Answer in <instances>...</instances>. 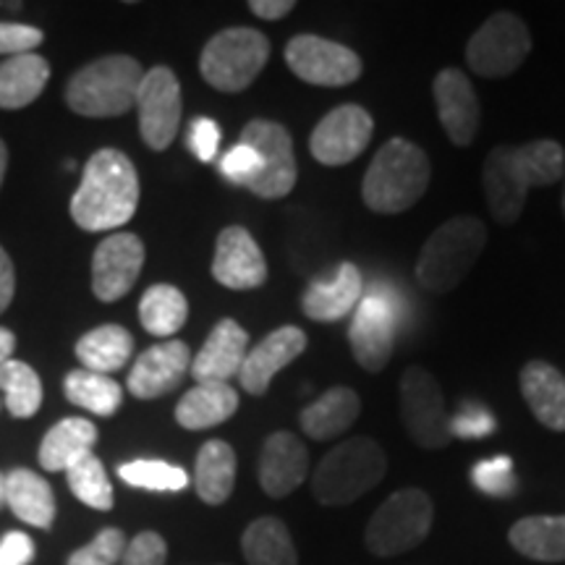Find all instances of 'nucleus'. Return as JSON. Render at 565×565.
<instances>
[{
	"mask_svg": "<svg viewBox=\"0 0 565 565\" xmlns=\"http://www.w3.org/2000/svg\"><path fill=\"white\" fill-rule=\"evenodd\" d=\"M118 477L129 487L150 492H181L189 484V475L181 466L152 461V458H139V461H129L118 469Z\"/></svg>",
	"mask_w": 565,
	"mask_h": 565,
	"instance_id": "obj_38",
	"label": "nucleus"
},
{
	"mask_svg": "<svg viewBox=\"0 0 565 565\" xmlns=\"http://www.w3.org/2000/svg\"><path fill=\"white\" fill-rule=\"evenodd\" d=\"M364 294L362 273L353 263H341L330 278L309 282L301 296V309L315 322H338L359 307Z\"/></svg>",
	"mask_w": 565,
	"mask_h": 565,
	"instance_id": "obj_23",
	"label": "nucleus"
},
{
	"mask_svg": "<svg viewBox=\"0 0 565 565\" xmlns=\"http://www.w3.org/2000/svg\"><path fill=\"white\" fill-rule=\"evenodd\" d=\"M0 391L6 393V408L17 419H30L42 406V383L26 362L9 359L0 364Z\"/></svg>",
	"mask_w": 565,
	"mask_h": 565,
	"instance_id": "obj_36",
	"label": "nucleus"
},
{
	"mask_svg": "<svg viewBox=\"0 0 565 565\" xmlns=\"http://www.w3.org/2000/svg\"><path fill=\"white\" fill-rule=\"evenodd\" d=\"M433 95L445 137L456 147H469L477 139L479 124H482L475 84L463 71L443 68L433 82Z\"/></svg>",
	"mask_w": 565,
	"mask_h": 565,
	"instance_id": "obj_18",
	"label": "nucleus"
},
{
	"mask_svg": "<svg viewBox=\"0 0 565 565\" xmlns=\"http://www.w3.org/2000/svg\"><path fill=\"white\" fill-rule=\"evenodd\" d=\"M145 267V244L137 233H113L92 257V291L105 303L124 299Z\"/></svg>",
	"mask_w": 565,
	"mask_h": 565,
	"instance_id": "obj_16",
	"label": "nucleus"
},
{
	"mask_svg": "<svg viewBox=\"0 0 565 565\" xmlns=\"http://www.w3.org/2000/svg\"><path fill=\"white\" fill-rule=\"evenodd\" d=\"M45 34L38 26L13 24V21H0V55H24L42 45Z\"/></svg>",
	"mask_w": 565,
	"mask_h": 565,
	"instance_id": "obj_42",
	"label": "nucleus"
},
{
	"mask_svg": "<svg viewBox=\"0 0 565 565\" xmlns=\"http://www.w3.org/2000/svg\"><path fill=\"white\" fill-rule=\"evenodd\" d=\"M126 550V534L121 529H103L89 545L71 553L66 565H118Z\"/></svg>",
	"mask_w": 565,
	"mask_h": 565,
	"instance_id": "obj_39",
	"label": "nucleus"
},
{
	"mask_svg": "<svg viewBox=\"0 0 565 565\" xmlns=\"http://www.w3.org/2000/svg\"><path fill=\"white\" fill-rule=\"evenodd\" d=\"M294 9H296L294 0H252L249 3V11L254 13V17L265 19V21L286 19Z\"/></svg>",
	"mask_w": 565,
	"mask_h": 565,
	"instance_id": "obj_48",
	"label": "nucleus"
},
{
	"mask_svg": "<svg viewBox=\"0 0 565 565\" xmlns=\"http://www.w3.org/2000/svg\"><path fill=\"white\" fill-rule=\"evenodd\" d=\"M450 433H454V437L477 440V437H487L494 433V419L482 406H463V412H458L450 419Z\"/></svg>",
	"mask_w": 565,
	"mask_h": 565,
	"instance_id": "obj_44",
	"label": "nucleus"
},
{
	"mask_svg": "<svg viewBox=\"0 0 565 565\" xmlns=\"http://www.w3.org/2000/svg\"><path fill=\"white\" fill-rule=\"evenodd\" d=\"M134 353V338L121 324H100L89 330L76 343V356L84 364V370L97 374L118 372Z\"/></svg>",
	"mask_w": 565,
	"mask_h": 565,
	"instance_id": "obj_32",
	"label": "nucleus"
},
{
	"mask_svg": "<svg viewBox=\"0 0 565 565\" xmlns=\"http://www.w3.org/2000/svg\"><path fill=\"white\" fill-rule=\"evenodd\" d=\"M168 545L158 532H141L126 542L124 557L118 565H166Z\"/></svg>",
	"mask_w": 565,
	"mask_h": 565,
	"instance_id": "obj_41",
	"label": "nucleus"
},
{
	"mask_svg": "<svg viewBox=\"0 0 565 565\" xmlns=\"http://www.w3.org/2000/svg\"><path fill=\"white\" fill-rule=\"evenodd\" d=\"M362 414V401L353 387L335 385L328 393H322L315 404H309L299 416V424L303 435L312 437V440H333Z\"/></svg>",
	"mask_w": 565,
	"mask_h": 565,
	"instance_id": "obj_25",
	"label": "nucleus"
},
{
	"mask_svg": "<svg viewBox=\"0 0 565 565\" xmlns=\"http://www.w3.org/2000/svg\"><path fill=\"white\" fill-rule=\"evenodd\" d=\"M249 353V333L236 320H221L212 328L202 351L192 359V377L196 383H228L238 377Z\"/></svg>",
	"mask_w": 565,
	"mask_h": 565,
	"instance_id": "obj_22",
	"label": "nucleus"
},
{
	"mask_svg": "<svg viewBox=\"0 0 565 565\" xmlns=\"http://www.w3.org/2000/svg\"><path fill=\"white\" fill-rule=\"evenodd\" d=\"M374 134V121L362 105H341L330 110L309 137V150L320 166H349L366 150Z\"/></svg>",
	"mask_w": 565,
	"mask_h": 565,
	"instance_id": "obj_14",
	"label": "nucleus"
},
{
	"mask_svg": "<svg viewBox=\"0 0 565 565\" xmlns=\"http://www.w3.org/2000/svg\"><path fill=\"white\" fill-rule=\"evenodd\" d=\"M429 158L414 141L393 137L380 147L362 181V200L380 215L412 210L429 189Z\"/></svg>",
	"mask_w": 565,
	"mask_h": 565,
	"instance_id": "obj_3",
	"label": "nucleus"
},
{
	"mask_svg": "<svg viewBox=\"0 0 565 565\" xmlns=\"http://www.w3.org/2000/svg\"><path fill=\"white\" fill-rule=\"evenodd\" d=\"M242 550L249 565H299L291 532L275 515H263L246 526Z\"/></svg>",
	"mask_w": 565,
	"mask_h": 565,
	"instance_id": "obj_33",
	"label": "nucleus"
},
{
	"mask_svg": "<svg viewBox=\"0 0 565 565\" xmlns=\"http://www.w3.org/2000/svg\"><path fill=\"white\" fill-rule=\"evenodd\" d=\"M145 68L131 55H105L71 76L66 103L84 118H118L137 105Z\"/></svg>",
	"mask_w": 565,
	"mask_h": 565,
	"instance_id": "obj_5",
	"label": "nucleus"
},
{
	"mask_svg": "<svg viewBox=\"0 0 565 565\" xmlns=\"http://www.w3.org/2000/svg\"><path fill=\"white\" fill-rule=\"evenodd\" d=\"M398 312L395 303L385 296H366L353 309V322L349 328V343L359 366L366 372L385 370L393 359L395 349V330H398Z\"/></svg>",
	"mask_w": 565,
	"mask_h": 565,
	"instance_id": "obj_15",
	"label": "nucleus"
},
{
	"mask_svg": "<svg viewBox=\"0 0 565 565\" xmlns=\"http://www.w3.org/2000/svg\"><path fill=\"white\" fill-rule=\"evenodd\" d=\"M259 487L265 494L280 500L288 498L309 475V450L291 433H273L259 454Z\"/></svg>",
	"mask_w": 565,
	"mask_h": 565,
	"instance_id": "obj_21",
	"label": "nucleus"
},
{
	"mask_svg": "<svg viewBox=\"0 0 565 565\" xmlns=\"http://www.w3.org/2000/svg\"><path fill=\"white\" fill-rule=\"evenodd\" d=\"M139 207V175L121 150H97L87 160L82 183L71 200V217L82 231L121 228Z\"/></svg>",
	"mask_w": 565,
	"mask_h": 565,
	"instance_id": "obj_2",
	"label": "nucleus"
},
{
	"mask_svg": "<svg viewBox=\"0 0 565 565\" xmlns=\"http://www.w3.org/2000/svg\"><path fill=\"white\" fill-rule=\"evenodd\" d=\"M532 53V34L524 19L511 11H498L471 34L466 45V61L484 79L511 76Z\"/></svg>",
	"mask_w": 565,
	"mask_h": 565,
	"instance_id": "obj_9",
	"label": "nucleus"
},
{
	"mask_svg": "<svg viewBox=\"0 0 565 565\" xmlns=\"http://www.w3.org/2000/svg\"><path fill=\"white\" fill-rule=\"evenodd\" d=\"M303 351H307V333L296 324H282L249 349L238 372V383L249 395H265L275 374L286 370Z\"/></svg>",
	"mask_w": 565,
	"mask_h": 565,
	"instance_id": "obj_20",
	"label": "nucleus"
},
{
	"mask_svg": "<svg viewBox=\"0 0 565 565\" xmlns=\"http://www.w3.org/2000/svg\"><path fill=\"white\" fill-rule=\"evenodd\" d=\"M134 108L139 110V131L145 145L154 152L168 150L179 134L183 113L181 84L173 71L168 66L145 71Z\"/></svg>",
	"mask_w": 565,
	"mask_h": 565,
	"instance_id": "obj_12",
	"label": "nucleus"
},
{
	"mask_svg": "<svg viewBox=\"0 0 565 565\" xmlns=\"http://www.w3.org/2000/svg\"><path fill=\"white\" fill-rule=\"evenodd\" d=\"M521 395L532 408L536 422L553 433H565V377L557 366L540 362H526L519 374Z\"/></svg>",
	"mask_w": 565,
	"mask_h": 565,
	"instance_id": "obj_24",
	"label": "nucleus"
},
{
	"mask_svg": "<svg viewBox=\"0 0 565 565\" xmlns=\"http://www.w3.org/2000/svg\"><path fill=\"white\" fill-rule=\"evenodd\" d=\"M189 317V301L175 286L158 282L147 288L139 301V320L141 328L150 335L171 338L179 333Z\"/></svg>",
	"mask_w": 565,
	"mask_h": 565,
	"instance_id": "obj_34",
	"label": "nucleus"
},
{
	"mask_svg": "<svg viewBox=\"0 0 565 565\" xmlns=\"http://www.w3.org/2000/svg\"><path fill=\"white\" fill-rule=\"evenodd\" d=\"M66 398L74 406L87 408L89 414L97 416H113L121 408L124 391L110 374H97L89 370H74L66 374V383H63Z\"/></svg>",
	"mask_w": 565,
	"mask_h": 565,
	"instance_id": "obj_35",
	"label": "nucleus"
},
{
	"mask_svg": "<svg viewBox=\"0 0 565 565\" xmlns=\"http://www.w3.org/2000/svg\"><path fill=\"white\" fill-rule=\"evenodd\" d=\"M433 500L424 490L393 492L366 524V550L377 557H393L419 547L433 529Z\"/></svg>",
	"mask_w": 565,
	"mask_h": 565,
	"instance_id": "obj_8",
	"label": "nucleus"
},
{
	"mask_svg": "<svg viewBox=\"0 0 565 565\" xmlns=\"http://www.w3.org/2000/svg\"><path fill=\"white\" fill-rule=\"evenodd\" d=\"M401 422L424 450H443L454 440L443 387L424 366H408L401 377Z\"/></svg>",
	"mask_w": 565,
	"mask_h": 565,
	"instance_id": "obj_11",
	"label": "nucleus"
},
{
	"mask_svg": "<svg viewBox=\"0 0 565 565\" xmlns=\"http://www.w3.org/2000/svg\"><path fill=\"white\" fill-rule=\"evenodd\" d=\"M270 58V40L252 26L217 32L200 55V74L212 89L238 95L249 89Z\"/></svg>",
	"mask_w": 565,
	"mask_h": 565,
	"instance_id": "obj_7",
	"label": "nucleus"
},
{
	"mask_svg": "<svg viewBox=\"0 0 565 565\" xmlns=\"http://www.w3.org/2000/svg\"><path fill=\"white\" fill-rule=\"evenodd\" d=\"M286 63L315 87H349L362 76V58L351 47L317 34H296L286 45Z\"/></svg>",
	"mask_w": 565,
	"mask_h": 565,
	"instance_id": "obj_13",
	"label": "nucleus"
},
{
	"mask_svg": "<svg viewBox=\"0 0 565 565\" xmlns=\"http://www.w3.org/2000/svg\"><path fill=\"white\" fill-rule=\"evenodd\" d=\"M563 215H565V183H563Z\"/></svg>",
	"mask_w": 565,
	"mask_h": 565,
	"instance_id": "obj_52",
	"label": "nucleus"
},
{
	"mask_svg": "<svg viewBox=\"0 0 565 565\" xmlns=\"http://www.w3.org/2000/svg\"><path fill=\"white\" fill-rule=\"evenodd\" d=\"M387 458L372 437L335 445L312 475V494L322 505H349L385 479Z\"/></svg>",
	"mask_w": 565,
	"mask_h": 565,
	"instance_id": "obj_6",
	"label": "nucleus"
},
{
	"mask_svg": "<svg viewBox=\"0 0 565 565\" xmlns=\"http://www.w3.org/2000/svg\"><path fill=\"white\" fill-rule=\"evenodd\" d=\"M34 561V542L24 532H6L0 536V565H30Z\"/></svg>",
	"mask_w": 565,
	"mask_h": 565,
	"instance_id": "obj_46",
	"label": "nucleus"
},
{
	"mask_svg": "<svg viewBox=\"0 0 565 565\" xmlns=\"http://www.w3.org/2000/svg\"><path fill=\"white\" fill-rule=\"evenodd\" d=\"M565 175V150L555 139H534L529 145H500L484 160V194L492 217L513 225L524 212L532 189L553 186Z\"/></svg>",
	"mask_w": 565,
	"mask_h": 565,
	"instance_id": "obj_1",
	"label": "nucleus"
},
{
	"mask_svg": "<svg viewBox=\"0 0 565 565\" xmlns=\"http://www.w3.org/2000/svg\"><path fill=\"white\" fill-rule=\"evenodd\" d=\"M487 246V228L475 215H456L427 238L416 259V280L424 291L448 294L461 282Z\"/></svg>",
	"mask_w": 565,
	"mask_h": 565,
	"instance_id": "obj_4",
	"label": "nucleus"
},
{
	"mask_svg": "<svg viewBox=\"0 0 565 565\" xmlns=\"http://www.w3.org/2000/svg\"><path fill=\"white\" fill-rule=\"evenodd\" d=\"M221 147V126L212 118H196L189 126V150H192L202 162H210Z\"/></svg>",
	"mask_w": 565,
	"mask_h": 565,
	"instance_id": "obj_45",
	"label": "nucleus"
},
{
	"mask_svg": "<svg viewBox=\"0 0 565 565\" xmlns=\"http://www.w3.org/2000/svg\"><path fill=\"white\" fill-rule=\"evenodd\" d=\"M97 443V427L82 416H68L47 429L40 445V463L45 471H68L92 454Z\"/></svg>",
	"mask_w": 565,
	"mask_h": 565,
	"instance_id": "obj_27",
	"label": "nucleus"
},
{
	"mask_svg": "<svg viewBox=\"0 0 565 565\" xmlns=\"http://www.w3.org/2000/svg\"><path fill=\"white\" fill-rule=\"evenodd\" d=\"M212 278L231 291H252L265 286V254L244 225H228L221 231L212 257Z\"/></svg>",
	"mask_w": 565,
	"mask_h": 565,
	"instance_id": "obj_17",
	"label": "nucleus"
},
{
	"mask_svg": "<svg viewBox=\"0 0 565 565\" xmlns=\"http://www.w3.org/2000/svg\"><path fill=\"white\" fill-rule=\"evenodd\" d=\"M13 294H17V273H13L9 252L0 246V315L9 309V303L13 301Z\"/></svg>",
	"mask_w": 565,
	"mask_h": 565,
	"instance_id": "obj_47",
	"label": "nucleus"
},
{
	"mask_svg": "<svg viewBox=\"0 0 565 565\" xmlns=\"http://www.w3.org/2000/svg\"><path fill=\"white\" fill-rule=\"evenodd\" d=\"M236 487V450L225 440L202 445L194 466V490L202 503L223 505Z\"/></svg>",
	"mask_w": 565,
	"mask_h": 565,
	"instance_id": "obj_31",
	"label": "nucleus"
},
{
	"mask_svg": "<svg viewBox=\"0 0 565 565\" xmlns=\"http://www.w3.org/2000/svg\"><path fill=\"white\" fill-rule=\"evenodd\" d=\"M6 166H9V150H6L3 139H0V186H3V175H6Z\"/></svg>",
	"mask_w": 565,
	"mask_h": 565,
	"instance_id": "obj_50",
	"label": "nucleus"
},
{
	"mask_svg": "<svg viewBox=\"0 0 565 565\" xmlns=\"http://www.w3.org/2000/svg\"><path fill=\"white\" fill-rule=\"evenodd\" d=\"M6 503L17 519L34 529H51L55 521V494L47 479L30 469H13L6 477Z\"/></svg>",
	"mask_w": 565,
	"mask_h": 565,
	"instance_id": "obj_28",
	"label": "nucleus"
},
{
	"mask_svg": "<svg viewBox=\"0 0 565 565\" xmlns=\"http://www.w3.org/2000/svg\"><path fill=\"white\" fill-rule=\"evenodd\" d=\"M242 141L259 158V171L252 175L246 189L259 200H280L291 194L299 179V168H296L294 139L286 126L267 121V118H254L244 126Z\"/></svg>",
	"mask_w": 565,
	"mask_h": 565,
	"instance_id": "obj_10",
	"label": "nucleus"
},
{
	"mask_svg": "<svg viewBox=\"0 0 565 565\" xmlns=\"http://www.w3.org/2000/svg\"><path fill=\"white\" fill-rule=\"evenodd\" d=\"M515 553L529 561L563 563L565 561V515H529L515 521L508 532Z\"/></svg>",
	"mask_w": 565,
	"mask_h": 565,
	"instance_id": "obj_30",
	"label": "nucleus"
},
{
	"mask_svg": "<svg viewBox=\"0 0 565 565\" xmlns=\"http://www.w3.org/2000/svg\"><path fill=\"white\" fill-rule=\"evenodd\" d=\"M51 79V63L38 53L13 55L0 63V108L21 110L32 105Z\"/></svg>",
	"mask_w": 565,
	"mask_h": 565,
	"instance_id": "obj_29",
	"label": "nucleus"
},
{
	"mask_svg": "<svg viewBox=\"0 0 565 565\" xmlns=\"http://www.w3.org/2000/svg\"><path fill=\"white\" fill-rule=\"evenodd\" d=\"M221 171H223V175L228 181L242 183V186H246V183L252 181V175L259 171L257 152H254L249 145H244V141H238V145L233 147V150H228V152L223 154Z\"/></svg>",
	"mask_w": 565,
	"mask_h": 565,
	"instance_id": "obj_43",
	"label": "nucleus"
},
{
	"mask_svg": "<svg viewBox=\"0 0 565 565\" xmlns=\"http://www.w3.org/2000/svg\"><path fill=\"white\" fill-rule=\"evenodd\" d=\"M68 487L74 492V498L79 503L95 508V511H110L116 498H113V484L108 475H105V466L95 454L84 456L79 463H74L66 471Z\"/></svg>",
	"mask_w": 565,
	"mask_h": 565,
	"instance_id": "obj_37",
	"label": "nucleus"
},
{
	"mask_svg": "<svg viewBox=\"0 0 565 565\" xmlns=\"http://www.w3.org/2000/svg\"><path fill=\"white\" fill-rule=\"evenodd\" d=\"M471 479L484 494H494V498H505L515 490L513 477V461L508 456H494L490 461H479L471 471Z\"/></svg>",
	"mask_w": 565,
	"mask_h": 565,
	"instance_id": "obj_40",
	"label": "nucleus"
},
{
	"mask_svg": "<svg viewBox=\"0 0 565 565\" xmlns=\"http://www.w3.org/2000/svg\"><path fill=\"white\" fill-rule=\"evenodd\" d=\"M238 408V393L231 383H196L192 391L183 393V398L175 406V422L183 429H200L217 427V424L228 422Z\"/></svg>",
	"mask_w": 565,
	"mask_h": 565,
	"instance_id": "obj_26",
	"label": "nucleus"
},
{
	"mask_svg": "<svg viewBox=\"0 0 565 565\" xmlns=\"http://www.w3.org/2000/svg\"><path fill=\"white\" fill-rule=\"evenodd\" d=\"M192 370V351L181 341H166L147 349L131 366L126 387L134 398L154 401L173 393Z\"/></svg>",
	"mask_w": 565,
	"mask_h": 565,
	"instance_id": "obj_19",
	"label": "nucleus"
},
{
	"mask_svg": "<svg viewBox=\"0 0 565 565\" xmlns=\"http://www.w3.org/2000/svg\"><path fill=\"white\" fill-rule=\"evenodd\" d=\"M6 503V477L0 475V505Z\"/></svg>",
	"mask_w": 565,
	"mask_h": 565,
	"instance_id": "obj_51",
	"label": "nucleus"
},
{
	"mask_svg": "<svg viewBox=\"0 0 565 565\" xmlns=\"http://www.w3.org/2000/svg\"><path fill=\"white\" fill-rule=\"evenodd\" d=\"M13 349H17V335H13L11 330L0 328V364L9 362Z\"/></svg>",
	"mask_w": 565,
	"mask_h": 565,
	"instance_id": "obj_49",
	"label": "nucleus"
}]
</instances>
